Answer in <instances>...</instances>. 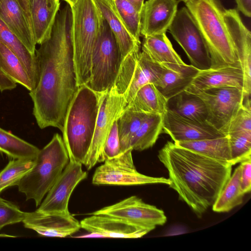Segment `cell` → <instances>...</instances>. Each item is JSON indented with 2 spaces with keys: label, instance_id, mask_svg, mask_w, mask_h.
Returning a JSON list of instances; mask_svg holds the SVG:
<instances>
[{
  "label": "cell",
  "instance_id": "obj_1",
  "mask_svg": "<svg viewBox=\"0 0 251 251\" xmlns=\"http://www.w3.org/2000/svg\"><path fill=\"white\" fill-rule=\"evenodd\" d=\"M38 79L29 95L41 129L63 128L69 106L78 88L74 60L72 13L67 4L58 11L50 37L35 50Z\"/></svg>",
  "mask_w": 251,
  "mask_h": 251
},
{
  "label": "cell",
  "instance_id": "obj_2",
  "mask_svg": "<svg viewBox=\"0 0 251 251\" xmlns=\"http://www.w3.org/2000/svg\"><path fill=\"white\" fill-rule=\"evenodd\" d=\"M158 157L168 172L169 186L198 216L212 206L231 175V164L168 141Z\"/></svg>",
  "mask_w": 251,
  "mask_h": 251
},
{
  "label": "cell",
  "instance_id": "obj_3",
  "mask_svg": "<svg viewBox=\"0 0 251 251\" xmlns=\"http://www.w3.org/2000/svg\"><path fill=\"white\" fill-rule=\"evenodd\" d=\"M105 92H96L87 85L78 87L67 110L62 131L69 161L84 165Z\"/></svg>",
  "mask_w": 251,
  "mask_h": 251
},
{
  "label": "cell",
  "instance_id": "obj_4",
  "mask_svg": "<svg viewBox=\"0 0 251 251\" xmlns=\"http://www.w3.org/2000/svg\"><path fill=\"white\" fill-rule=\"evenodd\" d=\"M203 38L211 60V69L240 64L225 25V8L220 0H190L185 3Z\"/></svg>",
  "mask_w": 251,
  "mask_h": 251
},
{
  "label": "cell",
  "instance_id": "obj_5",
  "mask_svg": "<svg viewBox=\"0 0 251 251\" xmlns=\"http://www.w3.org/2000/svg\"><path fill=\"white\" fill-rule=\"evenodd\" d=\"M71 7L74 60L79 87L90 80L92 53L103 19L93 0H77Z\"/></svg>",
  "mask_w": 251,
  "mask_h": 251
},
{
  "label": "cell",
  "instance_id": "obj_6",
  "mask_svg": "<svg viewBox=\"0 0 251 251\" xmlns=\"http://www.w3.org/2000/svg\"><path fill=\"white\" fill-rule=\"evenodd\" d=\"M69 162L63 138L54 134L50 142L40 150L32 168L17 184L26 200L40 205L43 198L54 184Z\"/></svg>",
  "mask_w": 251,
  "mask_h": 251
},
{
  "label": "cell",
  "instance_id": "obj_7",
  "mask_svg": "<svg viewBox=\"0 0 251 251\" xmlns=\"http://www.w3.org/2000/svg\"><path fill=\"white\" fill-rule=\"evenodd\" d=\"M122 61L117 40L103 19L100 33L93 51L91 78L87 85L99 93L110 90L115 84Z\"/></svg>",
  "mask_w": 251,
  "mask_h": 251
},
{
  "label": "cell",
  "instance_id": "obj_8",
  "mask_svg": "<svg viewBox=\"0 0 251 251\" xmlns=\"http://www.w3.org/2000/svg\"><path fill=\"white\" fill-rule=\"evenodd\" d=\"M162 70L161 64L153 61L143 51L134 50L122 59L114 85L123 96L125 107L141 87L158 80Z\"/></svg>",
  "mask_w": 251,
  "mask_h": 251
},
{
  "label": "cell",
  "instance_id": "obj_9",
  "mask_svg": "<svg viewBox=\"0 0 251 251\" xmlns=\"http://www.w3.org/2000/svg\"><path fill=\"white\" fill-rule=\"evenodd\" d=\"M199 71L209 69L211 60L203 38L186 7L177 10L168 29Z\"/></svg>",
  "mask_w": 251,
  "mask_h": 251
},
{
  "label": "cell",
  "instance_id": "obj_10",
  "mask_svg": "<svg viewBox=\"0 0 251 251\" xmlns=\"http://www.w3.org/2000/svg\"><path fill=\"white\" fill-rule=\"evenodd\" d=\"M192 93L198 95L204 102L208 113L207 122L226 135L228 124L245 99L243 89L224 87Z\"/></svg>",
  "mask_w": 251,
  "mask_h": 251
},
{
  "label": "cell",
  "instance_id": "obj_11",
  "mask_svg": "<svg viewBox=\"0 0 251 251\" xmlns=\"http://www.w3.org/2000/svg\"><path fill=\"white\" fill-rule=\"evenodd\" d=\"M125 108L123 96L113 85L104 93L101 102L92 144L84 164L88 170L104 161L103 148L106 138L114 122Z\"/></svg>",
  "mask_w": 251,
  "mask_h": 251
},
{
  "label": "cell",
  "instance_id": "obj_12",
  "mask_svg": "<svg viewBox=\"0 0 251 251\" xmlns=\"http://www.w3.org/2000/svg\"><path fill=\"white\" fill-rule=\"evenodd\" d=\"M90 214H104L120 218L149 232L157 226L164 225L167 221V217L162 210L145 203L135 196L104 207Z\"/></svg>",
  "mask_w": 251,
  "mask_h": 251
},
{
  "label": "cell",
  "instance_id": "obj_13",
  "mask_svg": "<svg viewBox=\"0 0 251 251\" xmlns=\"http://www.w3.org/2000/svg\"><path fill=\"white\" fill-rule=\"evenodd\" d=\"M82 164L69 161L37 210L45 213H70L68 204L75 188L87 176Z\"/></svg>",
  "mask_w": 251,
  "mask_h": 251
},
{
  "label": "cell",
  "instance_id": "obj_14",
  "mask_svg": "<svg viewBox=\"0 0 251 251\" xmlns=\"http://www.w3.org/2000/svg\"><path fill=\"white\" fill-rule=\"evenodd\" d=\"M162 131L169 134L174 143L226 136L207 122L183 117L167 108L162 115Z\"/></svg>",
  "mask_w": 251,
  "mask_h": 251
},
{
  "label": "cell",
  "instance_id": "obj_15",
  "mask_svg": "<svg viewBox=\"0 0 251 251\" xmlns=\"http://www.w3.org/2000/svg\"><path fill=\"white\" fill-rule=\"evenodd\" d=\"M224 20L234 46L244 75L243 91L251 92V33L243 23L238 10L225 9Z\"/></svg>",
  "mask_w": 251,
  "mask_h": 251
},
{
  "label": "cell",
  "instance_id": "obj_16",
  "mask_svg": "<svg viewBox=\"0 0 251 251\" xmlns=\"http://www.w3.org/2000/svg\"><path fill=\"white\" fill-rule=\"evenodd\" d=\"M92 183L100 185L132 186L162 183L169 185L168 178L146 176L135 167L113 163L107 160L95 170Z\"/></svg>",
  "mask_w": 251,
  "mask_h": 251
},
{
  "label": "cell",
  "instance_id": "obj_17",
  "mask_svg": "<svg viewBox=\"0 0 251 251\" xmlns=\"http://www.w3.org/2000/svg\"><path fill=\"white\" fill-rule=\"evenodd\" d=\"M25 228L44 236L65 237L81 228L80 222L70 213L26 212L22 222Z\"/></svg>",
  "mask_w": 251,
  "mask_h": 251
},
{
  "label": "cell",
  "instance_id": "obj_18",
  "mask_svg": "<svg viewBox=\"0 0 251 251\" xmlns=\"http://www.w3.org/2000/svg\"><path fill=\"white\" fill-rule=\"evenodd\" d=\"M180 0H148L141 12L140 33L144 37L166 33Z\"/></svg>",
  "mask_w": 251,
  "mask_h": 251
},
{
  "label": "cell",
  "instance_id": "obj_19",
  "mask_svg": "<svg viewBox=\"0 0 251 251\" xmlns=\"http://www.w3.org/2000/svg\"><path fill=\"white\" fill-rule=\"evenodd\" d=\"M81 228L105 238H138L149 233L147 230L125 220L104 214H93L80 222Z\"/></svg>",
  "mask_w": 251,
  "mask_h": 251
},
{
  "label": "cell",
  "instance_id": "obj_20",
  "mask_svg": "<svg viewBox=\"0 0 251 251\" xmlns=\"http://www.w3.org/2000/svg\"><path fill=\"white\" fill-rule=\"evenodd\" d=\"M244 75L240 64L199 71L186 91L193 93L213 88L235 87L243 90Z\"/></svg>",
  "mask_w": 251,
  "mask_h": 251
},
{
  "label": "cell",
  "instance_id": "obj_21",
  "mask_svg": "<svg viewBox=\"0 0 251 251\" xmlns=\"http://www.w3.org/2000/svg\"><path fill=\"white\" fill-rule=\"evenodd\" d=\"M161 64L162 74L153 84L167 100L185 91L199 71L185 63Z\"/></svg>",
  "mask_w": 251,
  "mask_h": 251
},
{
  "label": "cell",
  "instance_id": "obj_22",
  "mask_svg": "<svg viewBox=\"0 0 251 251\" xmlns=\"http://www.w3.org/2000/svg\"><path fill=\"white\" fill-rule=\"evenodd\" d=\"M0 18L27 50L35 54L36 43L25 12L17 0H0Z\"/></svg>",
  "mask_w": 251,
  "mask_h": 251
},
{
  "label": "cell",
  "instance_id": "obj_23",
  "mask_svg": "<svg viewBox=\"0 0 251 251\" xmlns=\"http://www.w3.org/2000/svg\"><path fill=\"white\" fill-rule=\"evenodd\" d=\"M93 0L117 40L122 59L130 52L139 50L141 43L136 41L126 28L113 0Z\"/></svg>",
  "mask_w": 251,
  "mask_h": 251
},
{
  "label": "cell",
  "instance_id": "obj_24",
  "mask_svg": "<svg viewBox=\"0 0 251 251\" xmlns=\"http://www.w3.org/2000/svg\"><path fill=\"white\" fill-rule=\"evenodd\" d=\"M59 7L60 4L50 5L47 0H31L32 31L36 44L50 37Z\"/></svg>",
  "mask_w": 251,
  "mask_h": 251
},
{
  "label": "cell",
  "instance_id": "obj_25",
  "mask_svg": "<svg viewBox=\"0 0 251 251\" xmlns=\"http://www.w3.org/2000/svg\"><path fill=\"white\" fill-rule=\"evenodd\" d=\"M167 108L179 115L200 122H207L204 102L195 94L184 91L169 100Z\"/></svg>",
  "mask_w": 251,
  "mask_h": 251
},
{
  "label": "cell",
  "instance_id": "obj_26",
  "mask_svg": "<svg viewBox=\"0 0 251 251\" xmlns=\"http://www.w3.org/2000/svg\"><path fill=\"white\" fill-rule=\"evenodd\" d=\"M167 101L153 84L148 83L137 91L124 110L163 115L167 109Z\"/></svg>",
  "mask_w": 251,
  "mask_h": 251
},
{
  "label": "cell",
  "instance_id": "obj_27",
  "mask_svg": "<svg viewBox=\"0 0 251 251\" xmlns=\"http://www.w3.org/2000/svg\"><path fill=\"white\" fill-rule=\"evenodd\" d=\"M0 42L8 47L19 58L26 70L34 88L38 79L35 55L32 54L27 50L0 18Z\"/></svg>",
  "mask_w": 251,
  "mask_h": 251
},
{
  "label": "cell",
  "instance_id": "obj_28",
  "mask_svg": "<svg viewBox=\"0 0 251 251\" xmlns=\"http://www.w3.org/2000/svg\"><path fill=\"white\" fill-rule=\"evenodd\" d=\"M142 51L154 62L185 63L174 50L166 33L144 37Z\"/></svg>",
  "mask_w": 251,
  "mask_h": 251
},
{
  "label": "cell",
  "instance_id": "obj_29",
  "mask_svg": "<svg viewBox=\"0 0 251 251\" xmlns=\"http://www.w3.org/2000/svg\"><path fill=\"white\" fill-rule=\"evenodd\" d=\"M175 143L179 146L213 159L231 164V152L229 140L227 135L215 138L179 142Z\"/></svg>",
  "mask_w": 251,
  "mask_h": 251
},
{
  "label": "cell",
  "instance_id": "obj_30",
  "mask_svg": "<svg viewBox=\"0 0 251 251\" xmlns=\"http://www.w3.org/2000/svg\"><path fill=\"white\" fill-rule=\"evenodd\" d=\"M147 114L125 109L118 119V135L122 153L120 157L132 158V150L130 147V143Z\"/></svg>",
  "mask_w": 251,
  "mask_h": 251
},
{
  "label": "cell",
  "instance_id": "obj_31",
  "mask_svg": "<svg viewBox=\"0 0 251 251\" xmlns=\"http://www.w3.org/2000/svg\"><path fill=\"white\" fill-rule=\"evenodd\" d=\"M162 131V115L148 114L132 138L130 147L142 151L152 147Z\"/></svg>",
  "mask_w": 251,
  "mask_h": 251
},
{
  "label": "cell",
  "instance_id": "obj_32",
  "mask_svg": "<svg viewBox=\"0 0 251 251\" xmlns=\"http://www.w3.org/2000/svg\"><path fill=\"white\" fill-rule=\"evenodd\" d=\"M241 167L238 166L231 175L212 206L216 212H226L240 205L245 194L240 184Z\"/></svg>",
  "mask_w": 251,
  "mask_h": 251
},
{
  "label": "cell",
  "instance_id": "obj_33",
  "mask_svg": "<svg viewBox=\"0 0 251 251\" xmlns=\"http://www.w3.org/2000/svg\"><path fill=\"white\" fill-rule=\"evenodd\" d=\"M0 69L9 78L29 91L33 86L27 73L18 56L0 42Z\"/></svg>",
  "mask_w": 251,
  "mask_h": 251
},
{
  "label": "cell",
  "instance_id": "obj_34",
  "mask_svg": "<svg viewBox=\"0 0 251 251\" xmlns=\"http://www.w3.org/2000/svg\"><path fill=\"white\" fill-rule=\"evenodd\" d=\"M40 149L0 127V152L12 159H35Z\"/></svg>",
  "mask_w": 251,
  "mask_h": 251
},
{
  "label": "cell",
  "instance_id": "obj_35",
  "mask_svg": "<svg viewBox=\"0 0 251 251\" xmlns=\"http://www.w3.org/2000/svg\"><path fill=\"white\" fill-rule=\"evenodd\" d=\"M35 159H13L0 172V194L7 188L17 185L32 168Z\"/></svg>",
  "mask_w": 251,
  "mask_h": 251
},
{
  "label": "cell",
  "instance_id": "obj_36",
  "mask_svg": "<svg viewBox=\"0 0 251 251\" xmlns=\"http://www.w3.org/2000/svg\"><path fill=\"white\" fill-rule=\"evenodd\" d=\"M228 136L232 165L251 159V130L229 132Z\"/></svg>",
  "mask_w": 251,
  "mask_h": 251
},
{
  "label": "cell",
  "instance_id": "obj_37",
  "mask_svg": "<svg viewBox=\"0 0 251 251\" xmlns=\"http://www.w3.org/2000/svg\"><path fill=\"white\" fill-rule=\"evenodd\" d=\"M117 12L126 28L140 43L141 12L127 0H113Z\"/></svg>",
  "mask_w": 251,
  "mask_h": 251
},
{
  "label": "cell",
  "instance_id": "obj_38",
  "mask_svg": "<svg viewBox=\"0 0 251 251\" xmlns=\"http://www.w3.org/2000/svg\"><path fill=\"white\" fill-rule=\"evenodd\" d=\"M25 213L16 205L0 197V229L7 225L23 222Z\"/></svg>",
  "mask_w": 251,
  "mask_h": 251
},
{
  "label": "cell",
  "instance_id": "obj_39",
  "mask_svg": "<svg viewBox=\"0 0 251 251\" xmlns=\"http://www.w3.org/2000/svg\"><path fill=\"white\" fill-rule=\"evenodd\" d=\"M242 130H251V101L243 102L228 124L226 134Z\"/></svg>",
  "mask_w": 251,
  "mask_h": 251
},
{
  "label": "cell",
  "instance_id": "obj_40",
  "mask_svg": "<svg viewBox=\"0 0 251 251\" xmlns=\"http://www.w3.org/2000/svg\"><path fill=\"white\" fill-rule=\"evenodd\" d=\"M121 155L117 120L114 122L105 142L103 156L105 161L115 160Z\"/></svg>",
  "mask_w": 251,
  "mask_h": 251
},
{
  "label": "cell",
  "instance_id": "obj_41",
  "mask_svg": "<svg viewBox=\"0 0 251 251\" xmlns=\"http://www.w3.org/2000/svg\"><path fill=\"white\" fill-rule=\"evenodd\" d=\"M240 184L244 194L249 193L251 189V159L246 160L240 164Z\"/></svg>",
  "mask_w": 251,
  "mask_h": 251
},
{
  "label": "cell",
  "instance_id": "obj_42",
  "mask_svg": "<svg viewBox=\"0 0 251 251\" xmlns=\"http://www.w3.org/2000/svg\"><path fill=\"white\" fill-rule=\"evenodd\" d=\"M17 87V83L5 75L0 69V91L11 90Z\"/></svg>",
  "mask_w": 251,
  "mask_h": 251
},
{
  "label": "cell",
  "instance_id": "obj_43",
  "mask_svg": "<svg viewBox=\"0 0 251 251\" xmlns=\"http://www.w3.org/2000/svg\"><path fill=\"white\" fill-rule=\"evenodd\" d=\"M237 9L246 17L251 16V0H235Z\"/></svg>",
  "mask_w": 251,
  "mask_h": 251
},
{
  "label": "cell",
  "instance_id": "obj_44",
  "mask_svg": "<svg viewBox=\"0 0 251 251\" xmlns=\"http://www.w3.org/2000/svg\"><path fill=\"white\" fill-rule=\"evenodd\" d=\"M25 12L32 30V21L30 13L31 0H17Z\"/></svg>",
  "mask_w": 251,
  "mask_h": 251
},
{
  "label": "cell",
  "instance_id": "obj_45",
  "mask_svg": "<svg viewBox=\"0 0 251 251\" xmlns=\"http://www.w3.org/2000/svg\"><path fill=\"white\" fill-rule=\"evenodd\" d=\"M135 7L140 12H141L144 4V0H127Z\"/></svg>",
  "mask_w": 251,
  "mask_h": 251
},
{
  "label": "cell",
  "instance_id": "obj_46",
  "mask_svg": "<svg viewBox=\"0 0 251 251\" xmlns=\"http://www.w3.org/2000/svg\"><path fill=\"white\" fill-rule=\"evenodd\" d=\"M75 238H105V237L99 233L95 232H89V234L74 237Z\"/></svg>",
  "mask_w": 251,
  "mask_h": 251
},
{
  "label": "cell",
  "instance_id": "obj_47",
  "mask_svg": "<svg viewBox=\"0 0 251 251\" xmlns=\"http://www.w3.org/2000/svg\"><path fill=\"white\" fill-rule=\"evenodd\" d=\"M49 4L51 6H55L60 4L59 0H47Z\"/></svg>",
  "mask_w": 251,
  "mask_h": 251
},
{
  "label": "cell",
  "instance_id": "obj_48",
  "mask_svg": "<svg viewBox=\"0 0 251 251\" xmlns=\"http://www.w3.org/2000/svg\"><path fill=\"white\" fill-rule=\"evenodd\" d=\"M67 2L70 6L75 3L77 0H64Z\"/></svg>",
  "mask_w": 251,
  "mask_h": 251
},
{
  "label": "cell",
  "instance_id": "obj_49",
  "mask_svg": "<svg viewBox=\"0 0 251 251\" xmlns=\"http://www.w3.org/2000/svg\"><path fill=\"white\" fill-rule=\"evenodd\" d=\"M180 1H183L184 3L190 0H180Z\"/></svg>",
  "mask_w": 251,
  "mask_h": 251
}]
</instances>
